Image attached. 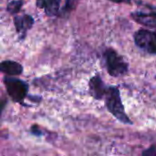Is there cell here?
I'll use <instances>...</instances> for the list:
<instances>
[{
    "label": "cell",
    "mask_w": 156,
    "mask_h": 156,
    "mask_svg": "<svg viewBox=\"0 0 156 156\" xmlns=\"http://www.w3.org/2000/svg\"><path fill=\"white\" fill-rule=\"evenodd\" d=\"M107 110L121 122L124 124H133V122L125 113L124 106L122 101L120 90L116 86H109L104 98Z\"/></svg>",
    "instance_id": "cell-1"
},
{
    "label": "cell",
    "mask_w": 156,
    "mask_h": 156,
    "mask_svg": "<svg viewBox=\"0 0 156 156\" xmlns=\"http://www.w3.org/2000/svg\"><path fill=\"white\" fill-rule=\"evenodd\" d=\"M108 73L112 77H120L127 74L129 65L113 48H107L103 54Z\"/></svg>",
    "instance_id": "cell-2"
},
{
    "label": "cell",
    "mask_w": 156,
    "mask_h": 156,
    "mask_svg": "<svg viewBox=\"0 0 156 156\" xmlns=\"http://www.w3.org/2000/svg\"><path fill=\"white\" fill-rule=\"evenodd\" d=\"M4 85L5 87L6 92L8 96L16 102L26 105L24 103V100L27 98L28 94V84L19 79L5 76L4 78Z\"/></svg>",
    "instance_id": "cell-3"
},
{
    "label": "cell",
    "mask_w": 156,
    "mask_h": 156,
    "mask_svg": "<svg viewBox=\"0 0 156 156\" xmlns=\"http://www.w3.org/2000/svg\"><path fill=\"white\" fill-rule=\"evenodd\" d=\"M135 45L148 54L156 55V32L142 28L134 34Z\"/></svg>",
    "instance_id": "cell-4"
},
{
    "label": "cell",
    "mask_w": 156,
    "mask_h": 156,
    "mask_svg": "<svg viewBox=\"0 0 156 156\" xmlns=\"http://www.w3.org/2000/svg\"><path fill=\"white\" fill-rule=\"evenodd\" d=\"M132 18L138 24L150 27H156V6L152 5H144L143 9L136 10L131 13Z\"/></svg>",
    "instance_id": "cell-5"
},
{
    "label": "cell",
    "mask_w": 156,
    "mask_h": 156,
    "mask_svg": "<svg viewBox=\"0 0 156 156\" xmlns=\"http://www.w3.org/2000/svg\"><path fill=\"white\" fill-rule=\"evenodd\" d=\"M35 20L32 16L24 14L19 16H15L14 25L16 27V33L20 39H24L27 37V31L33 27Z\"/></svg>",
    "instance_id": "cell-6"
},
{
    "label": "cell",
    "mask_w": 156,
    "mask_h": 156,
    "mask_svg": "<svg viewBox=\"0 0 156 156\" xmlns=\"http://www.w3.org/2000/svg\"><path fill=\"white\" fill-rule=\"evenodd\" d=\"M108 87L109 86H107L104 83V81L101 80V78L99 75L93 76L89 82L90 93L95 100L98 101H101L105 98Z\"/></svg>",
    "instance_id": "cell-7"
},
{
    "label": "cell",
    "mask_w": 156,
    "mask_h": 156,
    "mask_svg": "<svg viewBox=\"0 0 156 156\" xmlns=\"http://www.w3.org/2000/svg\"><path fill=\"white\" fill-rule=\"evenodd\" d=\"M61 0H37L36 5L38 8L43 9L45 13L48 16H57L59 7H60Z\"/></svg>",
    "instance_id": "cell-8"
},
{
    "label": "cell",
    "mask_w": 156,
    "mask_h": 156,
    "mask_svg": "<svg viewBox=\"0 0 156 156\" xmlns=\"http://www.w3.org/2000/svg\"><path fill=\"white\" fill-rule=\"evenodd\" d=\"M0 70L8 76H18L23 73V66L16 61L4 60L0 64Z\"/></svg>",
    "instance_id": "cell-9"
},
{
    "label": "cell",
    "mask_w": 156,
    "mask_h": 156,
    "mask_svg": "<svg viewBox=\"0 0 156 156\" xmlns=\"http://www.w3.org/2000/svg\"><path fill=\"white\" fill-rule=\"evenodd\" d=\"M22 5H23L22 0H12L6 5V11L11 15L17 14L21 10Z\"/></svg>",
    "instance_id": "cell-10"
},
{
    "label": "cell",
    "mask_w": 156,
    "mask_h": 156,
    "mask_svg": "<svg viewBox=\"0 0 156 156\" xmlns=\"http://www.w3.org/2000/svg\"><path fill=\"white\" fill-rule=\"evenodd\" d=\"M77 3H78V0H66L64 7H63V13L69 14V12H71L75 8Z\"/></svg>",
    "instance_id": "cell-11"
},
{
    "label": "cell",
    "mask_w": 156,
    "mask_h": 156,
    "mask_svg": "<svg viewBox=\"0 0 156 156\" xmlns=\"http://www.w3.org/2000/svg\"><path fill=\"white\" fill-rule=\"evenodd\" d=\"M142 156H156V145L153 144L148 149H145L143 152Z\"/></svg>",
    "instance_id": "cell-12"
},
{
    "label": "cell",
    "mask_w": 156,
    "mask_h": 156,
    "mask_svg": "<svg viewBox=\"0 0 156 156\" xmlns=\"http://www.w3.org/2000/svg\"><path fill=\"white\" fill-rule=\"evenodd\" d=\"M31 133L34 134V135H37V136H41L42 135V132L40 131V128L38 126H36V125H33L31 127Z\"/></svg>",
    "instance_id": "cell-13"
},
{
    "label": "cell",
    "mask_w": 156,
    "mask_h": 156,
    "mask_svg": "<svg viewBox=\"0 0 156 156\" xmlns=\"http://www.w3.org/2000/svg\"><path fill=\"white\" fill-rule=\"evenodd\" d=\"M110 1L117 4H128V5L132 4V0H110Z\"/></svg>",
    "instance_id": "cell-14"
}]
</instances>
